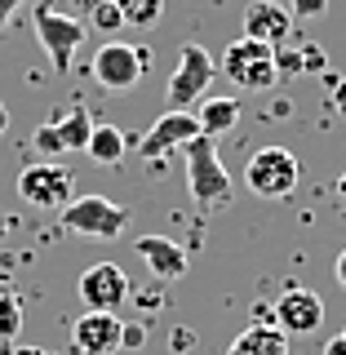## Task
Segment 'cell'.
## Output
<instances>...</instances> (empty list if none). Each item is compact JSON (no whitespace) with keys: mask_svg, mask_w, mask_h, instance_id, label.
I'll return each instance as SVG.
<instances>
[{"mask_svg":"<svg viewBox=\"0 0 346 355\" xmlns=\"http://www.w3.org/2000/svg\"><path fill=\"white\" fill-rule=\"evenodd\" d=\"M182 155H187V191H191L196 205L200 209L231 205V173H227V164H222V155H218V142L205 138V133H196V138L182 147Z\"/></svg>","mask_w":346,"mask_h":355,"instance_id":"cell-1","label":"cell"},{"mask_svg":"<svg viewBox=\"0 0 346 355\" xmlns=\"http://www.w3.org/2000/svg\"><path fill=\"white\" fill-rule=\"evenodd\" d=\"M218 76V62L214 53L205 49V44H182L178 49V67L169 76V85H164V103H169V111H191L209 98V85H214Z\"/></svg>","mask_w":346,"mask_h":355,"instance_id":"cell-2","label":"cell"},{"mask_svg":"<svg viewBox=\"0 0 346 355\" xmlns=\"http://www.w3.org/2000/svg\"><path fill=\"white\" fill-rule=\"evenodd\" d=\"M147 67H151L147 44L107 40V44H98L94 58H89V76L103 89H111V94H129V89H138V80L147 76Z\"/></svg>","mask_w":346,"mask_h":355,"instance_id":"cell-3","label":"cell"},{"mask_svg":"<svg viewBox=\"0 0 346 355\" xmlns=\"http://www.w3.org/2000/svg\"><path fill=\"white\" fill-rule=\"evenodd\" d=\"M302 182V164L288 147H262L244 164V187L262 200H288Z\"/></svg>","mask_w":346,"mask_h":355,"instance_id":"cell-4","label":"cell"},{"mask_svg":"<svg viewBox=\"0 0 346 355\" xmlns=\"http://www.w3.org/2000/svg\"><path fill=\"white\" fill-rule=\"evenodd\" d=\"M58 218H62V231L85 240H116L129 227V209L107 196H76L67 209H58Z\"/></svg>","mask_w":346,"mask_h":355,"instance_id":"cell-5","label":"cell"},{"mask_svg":"<svg viewBox=\"0 0 346 355\" xmlns=\"http://www.w3.org/2000/svg\"><path fill=\"white\" fill-rule=\"evenodd\" d=\"M222 76L236 80L240 89H249V94H262V89H271L280 80V71H275V49L262 44V40L236 36L222 49Z\"/></svg>","mask_w":346,"mask_h":355,"instance_id":"cell-6","label":"cell"},{"mask_svg":"<svg viewBox=\"0 0 346 355\" xmlns=\"http://www.w3.org/2000/svg\"><path fill=\"white\" fill-rule=\"evenodd\" d=\"M18 196L27 200L31 209H49L58 214L76 200V173L71 164H58V160H36L18 173Z\"/></svg>","mask_w":346,"mask_h":355,"instance_id":"cell-7","label":"cell"},{"mask_svg":"<svg viewBox=\"0 0 346 355\" xmlns=\"http://www.w3.org/2000/svg\"><path fill=\"white\" fill-rule=\"evenodd\" d=\"M31 22H36V36L44 44V53H49L53 71L67 76L71 62H76V49H80V40H85V22L62 14V9H53V5H40L36 14H31Z\"/></svg>","mask_w":346,"mask_h":355,"instance_id":"cell-8","label":"cell"},{"mask_svg":"<svg viewBox=\"0 0 346 355\" xmlns=\"http://www.w3.org/2000/svg\"><path fill=\"white\" fill-rule=\"evenodd\" d=\"M196 133H200L196 111H164L142 138H138V133H125V138H129V151H138V160H155V164H160L164 155L182 151Z\"/></svg>","mask_w":346,"mask_h":355,"instance_id":"cell-9","label":"cell"},{"mask_svg":"<svg viewBox=\"0 0 346 355\" xmlns=\"http://www.w3.org/2000/svg\"><path fill=\"white\" fill-rule=\"evenodd\" d=\"M76 293H80L85 311H120V306L129 302L133 284H129L125 266H116V262H94V266H85V271H80Z\"/></svg>","mask_w":346,"mask_h":355,"instance_id":"cell-10","label":"cell"},{"mask_svg":"<svg viewBox=\"0 0 346 355\" xmlns=\"http://www.w3.org/2000/svg\"><path fill=\"white\" fill-rule=\"evenodd\" d=\"M120 311H85L71 324V351L76 355H116L120 351Z\"/></svg>","mask_w":346,"mask_h":355,"instance_id":"cell-11","label":"cell"},{"mask_svg":"<svg viewBox=\"0 0 346 355\" xmlns=\"http://www.w3.org/2000/svg\"><path fill=\"white\" fill-rule=\"evenodd\" d=\"M275 329L288 333V338H302V333H315L325 324V302H320V293H311V288H284L280 297H275Z\"/></svg>","mask_w":346,"mask_h":355,"instance_id":"cell-12","label":"cell"},{"mask_svg":"<svg viewBox=\"0 0 346 355\" xmlns=\"http://www.w3.org/2000/svg\"><path fill=\"white\" fill-rule=\"evenodd\" d=\"M138 258L147 262V271L155 275L160 284H173L187 275V266H191V258H187V249L169 236H142L138 240Z\"/></svg>","mask_w":346,"mask_h":355,"instance_id":"cell-13","label":"cell"},{"mask_svg":"<svg viewBox=\"0 0 346 355\" xmlns=\"http://www.w3.org/2000/svg\"><path fill=\"white\" fill-rule=\"evenodd\" d=\"M288 31H293V14H288L284 5H275V0H253L249 9H244V36L249 40H262V44H284Z\"/></svg>","mask_w":346,"mask_h":355,"instance_id":"cell-14","label":"cell"},{"mask_svg":"<svg viewBox=\"0 0 346 355\" xmlns=\"http://www.w3.org/2000/svg\"><path fill=\"white\" fill-rule=\"evenodd\" d=\"M53 129H58V138H62V147L67 151H85L89 147V133H94V116H89V107L85 103H67L53 111Z\"/></svg>","mask_w":346,"mask_h":355,"instance_id":"cell-15","label":"cell"},{"mask_svg":"<svg viewBox=\"0 0 346 355\" xmlns=\"http://www.w3.org/2000/svg\"><path fill=\"white\" fill-rule=\"evenodd\" d=\"M227 355H293V351H288V333H280L275 324H249L227 347Z\"/></svg>","mask_w":346,"mask_h":355,"instance_id":"cell-16","label":"cell"},{"mask_svg":"<svg viewBox=\"0 0 346 355\" xmlns=\"http://www.w3.org/2000/svg\"><path fill=\"white\" fill-rule=\"evenodd\" d=\"M196 125L205 138H222L240 125V98H205L196 107Z\"/></svg>","mask_w":346,"mask_h":355,"instance_id":"cell-17","label":"cell"},{"mask_svg":"<svg viewBox=\"0 0 346 355\" xmlns=\"http://www.w3.org/2000/svg\"><path fill=\"white\" fill-rule=\"evenodd\" d=\"M85 155H89L94 164H120V160L129 155V138H125V129H116V125H94Z\"/></svg>","mask_w":346,"mask_h":355,"instance_id":"cell-18","label":"cell"},{"mask_svg":"<svg viewBox=\"0 0 346 355\" xmlns=\"http://www.w3.org/2000/svg\"><path fill=\"white\" fill-rule=\"evenodd\" d=\"M275 71L280 76H306V71H325V53L315 49V44H293L288 49V40L284 44H275Z\"/></svg>","mask_w":346,"mask_h":355,"instance_id":"cell-19","label":"cell"},{"mask_svg":"<svg viewBox=\"0 0 346 355\" xmlns=\"http://www.w3.org/2000/svg\"><path fill=\"white\" fill-rule=\"evenodd\" d=\"M125 27H138V31H151L155 22L164 18V0H116Z\"/></svg>","mask_w":346,"mask_h":355,"instance_id":"cell-20","label":"cell"},{"mask_svg":"<svg viewBox=\"0 0 346 355\" xmlns=\"http://www.w3.org/2000/svg\"><path fill=\"white\" fill-rule=\"evenodd\" d=\"M22 333V297L18 293H0V342H14Z\"/></svg>","mask_w":346,"mask_h":355,"instance_id":"cell-21","label":"cell"},{"mask_svg":"<svg viewBox=\"0 0 346 355\" xmlns=\"http://www.w3.org/2000/svg\"><path fill=\"white\" fill-rule=\"evenodd\" d=\"M31 147H36L44 160H58V155H67V147H62V138H58V129H53V120H44V125L31 133Z\"/></svg>","mask_w":346,"mask_h":355,"instance_id":"cell-22","label":"cell"},{"mask_svg":"<svg viewBox=\"0 0 346 355\" xmlns=\"http://www.w3.org/2000/svg\"><path fill=\"white\" fill-rule=\"evenodd\" d=\"M129 302H138L142 315H155V311L169 306V284H155V288H142V293H129Z\"/></svg>","mask_w":346,"mask_h":355,"instance_id":"cell-23","label":"cell"},{"mask_svg":"<svg viewBox=\"0 0 346 355\" xmlns=\"http://www.w3.org/2000/svg\"><path fill=\"white\" fill-rule=\"evenodd\" d=\"M89 22H94V31H103V36H111V31H120L125 27V18H120V9H116V0H103V5L89 14Z\"/></svg>","mask_w":346,"mask_h":355,"instance_id":"cell-24","label":"cell"},{"mask_svg":"<svg viewBox=\"0 0 346 355\" xmlns=\"http://www.w3.org/2000/svg\"><path fill=\"white\" fill-rule=\"evenodd\" d=\"M142 342H147V324H129L120 329V351H142Z\"/></svg>","mask_w":346,"mask_h":355,"instance_id":"cell-25","label":"cell"},{"mask_svg":"<svg viewBox=\"0 0 346 355\" xmlns=\"http://www.w3.org/2000/svg\"><path fill=\"white\" fill-rule=\"evenodd\" d=\"M325 9H329V0H293L288 14H293V18H320Z\"/></svg>","mask_w":346,"mask_h":355,"instance_id":"cell-26","label":"cell"},{"mask_svg":"<svg viewBox=\"0 0 346 355\" xmlns=\"http://www.w3.org/2000/svg\"><path fill=\"white\" fill-rule=\"evenodd\" d=\"M169 347H173V355H182V351H191V347H196V333H191V329H173V338H169Z\"/></svg>","mask_w":346,"mask_h":355,"instance_id":"cell-27","label":"cell"},{"mask_svg":"<svg viewBox=\"0 0 346 355\" xmlns=\"http://www.w3.org/2000/svg\"><path fill=\"white\" fill-rule=\"evenodd\" d=\"M18 5H22V0H0V36L9 31V22H14V14H18Z\"/></svg>","mask_w":346,"mask_h":355,"instance_id":"cell-28","label":"cell"},{"mask_svg":"<svg viewBox=\"0 0 346 355\" xmlns=\"http://www.w3.org/2000/svg\"><path fill=\"white\" fill-rule=\"evenodd\" d=\"M98 5H103V0H67V9H71V18H76V14H85V18H89V14H94Z\"/></svg>","mask_w":346,"mask_h":355,"instance_id":"cell-29","label":"cell"},{"mask_svg":"<svg viewBox=\"0 0 346 355\" xmlns=\"http://www.w3.org/2000/svg\"><path fill=\"white\" fill-rule=\"evenodd\" d=\"M333 107H338V116L346 120V80H333Z\"/></svg>","mask_w":346,"mask_h":355,"instance_id":"cell-30","label":"cell"},{"mask_svg":"<svg viewBox=\"0 0 346 355\" xmlns=\"http://www.w3.org/2000/svg\"><path fill=\"white\" fill-rule=\"evenodd\" d=\"M320 355H346V338H342V333H338V338H329V342H325V351H320Z\"/></svg>","mask_w":346,"mask_h":355,"instance_id":"cell-31","label":"cell"},{"mask_svg":"<svg viewBox=\"0 0 346 355\" xmlns=\"http://www.w3.org/2000/svg\"><path fill=\"white\" fill-rule=\"evenodd\" d=\"M333 275H338V284L346 288V249L338 253V262H333Z\"/></svg>","mask_w":346,"mask_h":355,"instance_id":"cell-32","label":"cell"},{"mask_svg":"<svg viewBox=\"0 0 346 355\" xmlns=\"http://www.w3.org/2000/svg\"><path fill=\"white\" fill-rule=\"evenodd\" d=\"M333 191H338V205H346V173L338 178V182H333Z\"/></svg>","mask_w":346,"mask_h":355,"instance_id":"cell-33","label":"cell"},{"mask_svg":"<svg viewBox=\"0 0 346 355\" xmlns=\"http://www.w3.org/2000/svg\"><path fill=\"white\" fill-rule=\"evenodd\" d=\"M9 129V107H5V98H0V133Z\"/></svg>","mask_w":346,"mask_h":355,"instance_id":"cell-34","label":"cell"},{"mask_svg":"<svg viewBox=\"0 0 346 355\" xmlns=\"http://www.w3.org/2000/svg\"><path fill=\"white\" fill-rule=\"evenodd\" d=\"M14 355H49V351H40V347H18Z\"/></svg>","mask_w":346,"mask_h":355,"instance_id":"cell-35","label":"cell"},{"mask_svg":"<svg viewBox=\"0 0 346 355\" xmlns=\"http://www.w3.org/2000/svg\"><path fill=\"white\" fill-rule=\"evenodd\" d=\"M9 227H14V222H9V218H0V240L9 236Z\"/></svg>","mask_w":346,"mask_h":355,"instance_id":"cell-36","label":"cell"},{"mask_svg":"<svg viewBox=\"0 0 346 355\" xmlns=\"http://www.w3.org/2000/svg\"><path fill=\"white\" fill-rule=\"evenodd\" d=\"M0 293H5V280H0Z\"/></svg>","mask_w":346,"mask_h":355,"instance_id":"cell-37","label":"cell"},{"mask_svg":"<svg viewBox=\"0 0 346 355\" xmlns=\"http://www.w3.org/2000/svg\"><path fill=\"white\" fill-rule=\"evenodd\" d=\"M342 338H346V329H342Z\"/></svg>","mask_w":346,"mask_h":355,"instance_id":"cell-38","label":"cell"}]
</instances>
